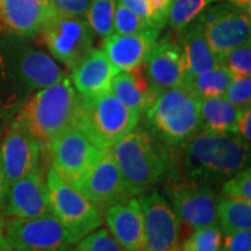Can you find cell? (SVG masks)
<instances>
[{"mask_svg":"<svg viewBox=\"0 0 251 251\" xmlns=\"http://www.w3.org/2000/svg\"><path fill=\"white\" fill-rule=\"evenodd\" d=\"M227 1L235 7L251 12V0H227Z\"/></svg>","mask_w":251,"mask_h":251,"instance_id":"cell-41","label":"cell"},{"mask_svg":"<svg viewBox=\"0 0 251 251\" xmlns=\"http://www.w3.org/2000/svg\"><path fill=\"white\" fill-rule=\"evenodd\" d=\"M220 251H251V229L225 234Z\"/></svg>","mask_w":251,"mask_h":251,"instance_id":"cell-35","label":"cell"},{"mask_svg":"<svg viewBox=\"0 0 251 251\" xmlns=\"http://www.w3.org/2000/svg\"><path fill=\"white\" fill-rule=\"evenodd\" d=\"M2 126L0 122V146H1V139H2ZM7 187H6V183L4 179V174H2V168H1V156H0V211L2 212L4 208V201H5V196Z\"/></svg>","mask_w":251,"mask_h":251,"instance_id":"cell-40","label":"cell"},{"mask_svg":"<svg viewBox=\"0 0 251 251\" xmlns=\"http://www.w3.org/2000/svg\"><path fill=\"white\" fill-rule=\"evenodd\" d=\"M224 233L219 225L197 229L180 244V251H220Z\"/></svg>","mask_w":251,"mask_h":251,"instance_id":"cell-29","label":"cell"},{"mask_svg":"<svg viewBox=\"0 0 251 251\" xmlns=\"http://www.w3.org/2000/svg\"><path fill=\"white\" fill-rule=\"evenodd\" d=\"M222 198L251 200L250 168L237 172L222 183Z\"/></svg>","mask_w":251,"mask_h":251,"instance_id":"cell-33","label":"cell"},{"mask_svg":"<svg viewBox=\"0 0 251 251\" xmlns=\"http://www.w3.org/2000/svg\"><path fill=\"white\" fill-rule=\"evenodd\" d=\"M78 102V93L70 78L65 76L31 94L14 118L23 122L46 149L55 137L74 127Z\"/></svg>","mask_w":251,"mask_h":251,"instance_id":"cell-4","label":"cell"},{"mask_svg":"<svg viewBox=\"0 0 251 251\" xmlns=\"http://www.w3.org/2000/svg\"><path fill=\"white\" fill-rule=\"evenodd\" d=\"M118 1L120 2V4L125 5L126 7L131 9V11L135 12L136 14H139L140 17L143 18L152 28L158 29V28L155 26V24H153L152 13H151V9H150L148 0H118Z\"/></svg>","mask_w":251,"mask_h":251,"instance_id":"cell-38","label":"cell"},{"mask_svg":"<svg viewBox=\"0 0 251 251\" xmlns=\"http://www.w3.org/2000/svg\"><path fill=\"white\" fill-rule=\"evenodd\" d=\"M238 136L242 139L244 142L250 144L251 141V108H248L246 111L240 113L237 124L236 131Z\"/></svg>","mask_w":251,"mask_h":251,"instance_id":"cell-39","label":"cell"},{"mask_svg":"<svg viewBox=\"0 0 251 251\" xmlns=\"http://www.w3.org/2000/svg\"><path fill=\"white\" fill-rule=\"evenodd\" d=\"M203 33L220 61L230 50L251 41V12L231 6L218 20L203 27Z\"/></svg>","mask_w":251,"mask_h":251,"instance_id":"cell-19","label":"cell"},{"mask_svg":"<svg viewBox=\"0 0 251 251\" xmlns=\"http://www.w3.org/2000/svg\"><path fill=\"white\" fill-rule=\"evenodd\" d=\"M2 213L15 219H35L51 214L46 176L41 166L9 185Z\"/></svg>","mask_w":251,"mask_h":251,"instance_id":"cell-14","label":"cell"},{"mask_svg":"<svg viewBox=\"0 0 251 251\" xmlns=\"http://www.w3.org/2000/svg\"><path fill=\"white\" fill-rule=\"evenodd\" d=\"M118 0H91L85 14L94 35L102 39L114 33V13Z\"/></svg>","mask_w":251,"mask_h":251,"instance_id":"cell-27","label":"cell"},{"mask_svg":"<svg viewBox=\"0 0 251 251\" xmlns=\"http://www.w3.org/2000/svg\"><path fill=\"white\" fill-rule=\"evenodd\" d=\"M176 42L183 58L185 79L211 70L220 64L219 58L207 43L203 27L197 20L178 31Z\"/></svg>","mask_w":251,"mask_h":251,"instance_id":"cell-22","label":"cell"},{"mask_svg":"<svg viewBox=\"0 0 251 251\" xmlns=\"http://www.w3.org/2000/svg\"><path fill=\"white\" fill-rule=\"evenodd\" d=\"M171 208L180 226V235L218 225L220 196L209 185L186 179H170L168 186ZM187 235V236H188Z\"/></svg>","mask_w":251,"mask_h":251,"instance_id":"cell-9","label":"cell"},{"mask_svg":"<svg viewBox=\"0 0 251 251\" xmlns=\"http://www.w3.org/2000/svg\"><path fill=\"white\" fill-rule=\"evenodd\" d=\"M119 71L102 50L93 49L72 69L71 83L80 97H97L111 91L113 78Z\"/></svg>","mask_w":251,"mask_h":251,"instance_id":"cell-21","label":"cell"},{"mask_svg":"<svg viewBox=\"0 0 251 251\" xmlns=\"http://www.w3.org/2000/svg\"><path fill=\"white\" fill-rule=\"evenodd\" d=\"M158 29L135 34H118L105 37L102 51L119 71H130L146 61L158 40Z\"/></svg>","mask_w":251,"mask_h":251,"instance_id":"cell-20","label":"cell"},{"mask_svg":"<svg viewBox=\"0 0 251 251\" xmlns=\"http://www.w3.org/2000/svg\"><path fill=\"white\" fill-rule=\"evenodd\" d=\"M2 236L11 251H69L74 244L52 213L35 219L8 218Z\"/></svg>","mask_w":251,"mask_h":251,"instance_id":"cell-11","label":"cell"},{"mask_svg":"<svg viewBox=\"0 0 251 251\" xmlns=\"http://www.w3.org/2000/svg\"><path fill=\"white\" fill-rule=\"evenodd\" d=\"M240 111L225 96L199 100L200 129L235 133Z\"/></svg>","mask_w":251,"mask_h":251,"instance_id":"cell-24","label":"cell"},{"mask_svg":"<svg viewBox=\"0 0 251 251\" xmlns=\"http://www.w3.org/2000/svg\"><path fill=\"white\" fill-rule=\"evenodd\" d=\"M67 76L51 56L29 39L5 34L0 37V121L13 119L36 91Z\"/></svg>","mask_w":251,"mask_h":251,"instance_id":"cell-1","label":"cell"},{"mask_svg":"<svg viewBox=\"0 0 251 251\" xmlns=\"http://www.w3.org/2000/svg\"><path fill=\"white\" fill-rule=\"evenodd\" d=\"M111 92L140 115L147 112L157 96L150 86L143 63L130 71L119 72L112 80Z\"/></svg>","mask_w":251,"mask_h":251,"instance_id":"cell-23","label":"cell"},{"mask_svg":"<svg viewBox=\"0 0 251 251\" xmlns=\"http://www.w3.org/2000/svg\"><path fill=\"white\" fill-rule=\"evenodd\" d=\"M109 150L130 197L149 192L171 175L172 161L163 142L144 128H134Z\"/></svg>","mask_w":251,"mask_h":251,"instance_id":"cell-3","label":"cell"},{"mask_svg":"<svg viewBox=\"0 0 251 251\" xmlns=\"http://www.w3.org/2000/svg\"><path fill=\"white\" fill-rule=\"evenodd\" d=\"M151 9L152 19L155 26L162 30V28L168 24L169 13L175 0H148Z\"/></svg>","mask_w":251,"mask_h":251,"instance_id":"cell-37","label":"cell"},{"mask_svg":"<svg viewBox=\"0 0 251 251\" xmlns=\"http://www.w3.org/2000/svg\"><path fill=\"white\" fill-rule=\"evenodd\" d=\"M102 215L109 207L131 198L111 150H106L77 188Z\"/></svg>","mask_w":251,"mask_h":251,"instance_id":"cell-15","label":"cell"},{"mask_svg":"<svg viewBox=\"0 0 251 251\" xmlns=\"http://www.w3.org/2000/svg\"><path fill=\"white\" fill-rule=\"evenodd\" d=\"M50 1L58 13L85 18L91 0H50Z\"/></svg>","mask_w":251,"mask_h":251,"instance_id":"cell-36","label":"cell"},{"mask_svg":"<svg viewBox=\"0 0 251 251\" xmlns=\"http://www.w3.org/2000/svg\"><path fill=\"white\" fill-rule=\"evenodd\" d=\"M225 97L240 112L251 108V76L233 77L226 91Z\"/></svg>","mask_w":251,"mask_h":251,"instance_id":"cell-34","label":"cell"},{"mask_svg":"<svg viewBox=\"0 0 251 251\" xmlns=\"http://www.w3.org/2000/svg\"><path fill=\"white\" fill-rule=\"evenodd\" d=\"M233 76L222 64L216 65L211 70L202 72L191 78H186L183 86L192 93L198 100L212 97L225 96Z\"/></svg>","mask_w":251,"mask_h":251,"instance_id":"cell-25","label":"cell"},{"mask_svg":"<svg viewBox=\"0 0 251 251\" xmlns=\"http://www.w3.org/2000/svg\"><path fill=\"white\" fill-rule=\"evenodd\" d=\"M180 148L183 175L192 183L222 184L250 164V144L236 133L199 129Z\"/></svg>","mask_w":251,"mask_h":251,"instance_id":"cell-2","label":"cell"},{"mask_svg":"<svg viewBox=\"0 0 251 251\" xmlns=\"http://www.w3.org/2000/svg\"><path fill=\"white\" fill-rule=\"evenodd\" d=\"M108 231L126 251H146L142 209L137 199L129 198L102 213Z\"/></svg>","mask_w":251,"mask_h":251,"instance_id":"cell-18","label":"cell"},{"mask_svg":"<svg viewBox=\"0 0 251 251\" xmlns=\"http://www.w3.org/2000/svg\"><path fill=\"white\" fill-rule=\"evenodd\" d=\"M39 35L51 57L68 69H74L94 49V33L83 17L57 13Z\"/></svg>","mask_w":251,"mask_h":251,"instance_id":"cell-8","label":"cell"},{"mask_svg":"<svg viewBox=\"0 0 251 251\" xmlns=\"http://www.w3.org/2000/svg\"><path fill=\"white\" fill-rule=\"evenodd\" d=\"M218 225L224 234L251 229V200L221 198L218 206Z\"/></svg>","mask_w":251,"mask_h":251,"instance_id":"cell-26","label":"cell"},{"mask_svg":"<svg viewBox=\"0 0 251 251\" xmlns=\"http://www.w3.org/2000/svg\"><path fill=\"white\" fill-rule=\"evenodd\" d=\"M139 197L146 251H180V226L168 200L153 190Z\"/></svg>","mask_w":251,"mask_h":251,"instance_id":"cell-12","label":"cell"},{"mask_svg":"<svg viewBox=\"0 0 251 251\" xmlns=\"http://www.w3.org/2000/svg\"><path fill=\"white\" fill-rule=\"evenodd\" d=\"M57 13L50 0H0V27L5 34L30 40Z\"/></svg>","mask_w":251,"mask_h":251,"instance_id":"cell-16","label":"cell"},{"mask_svg":"<svg viewBox=\"0 0 251 251\" xmlns=\"http://www.w3.org/2000/svg\"><path fill=\"white\" fill-rule=\"evenodd\" d=\"M222 64L230 72L233 77L251 76V41L243 43L222 56L220 59Z\"/></svg>","mask_w":251,"mask_h":251,"instance_id":"cell-30","label":"cell"},{"mask_svg":"<svg viewBox=\"0 0 251 251\" xmlns=\"http://www.w3.org/2000/svg\"><path fill=\"white\" fill-rule=\"evenodd\" d=\"M2 214H4V213L0 211V234H2V230H4V224H5V220Z\"/></svg>","mask_w":251,"mask_h":251,"instance_id":"cell-43","label":"cell"},{"mask_svg":"<svg viewBox=\"0 0 251 251\" xmlns=\"http://www.w3.org/2000/svg\"><path fill=\"white\" fill-rule=\"evenodd\" d=\"M113 25H114V33L118 34H135L149 29H155L139 14H136L119 1L117 7H115Z\"/></svg>","mask_w":251,"mask_h":251,"instance_id":"cell-31","label":"cell"},{"mask_svg":"<svg viewBox=\"0 0 251 251\" xmlns=\"http://www.w3.org/2000/svg\"><path fill=\"white\" fill-rule=\"evenodd\" d=\"M219 1L222 0H175L169 13V26L178 33L193 23L208 6Z\"/></svg>","mask_w":251,"mask_h":251,"instance_id":"cell-28","label":"cell"},{"mask_svg":"<svg viewBox=\"0 0 251 251\" xmlns=\"http://www.w3.org/2000/svg\"><path fill=\"white\" fill-rule=\"evenodd\" d=\"M70 251H76V250H75V249H72V250H70Z\"/></svg>","mask_w":251,"mask_h":251,"instance_id":"cell-44","label":"cell"},{"mask_svg":"<svg viewBox=\"0 0 251 251\" xmlns=\"http://www.w3.org/2000/svg\"><path fill=\"white\" fill-rule=\"evenodd\" d=\"M0 251H11V249H9L8 246L5 242L2 234H0Z\"/></svg>","mask_w":251,"mask_h":251,"instance_id":"cell-42","label":"cell"},{"mask_svg":"<svg viewBox=\"0 0 251 251\" xmlns=\"http://www.w3.org/2000/svg\"><path fill=\"white\" fill-rule=\"evenodd\" d=\"M41 152L42 147L35 136L20 120L12 119L0 146L6 187L39 168Z\"/></svg>","mask_w":251,"mask_h":251,"instance_id":"cell-13","label":"cell"},{"mask_svg":"<svg viewBox=\"0 0 251 251\" xmlns=\"http://www.w3.org/2000/svg\"><path fill=\"white\" fill-rule=\"evenodd\" d=\"M52 169L78 188L106 150L96 147L81 131L71 127L47 146Z\"/></svg>","mask_w":251,"mask_h":251,"instance_id":"cell-10","label":"cell"},{"mask_svg":"<svg viewBox=\"0 0 251 251\" xmlns=\"http://www.w3.org/2000/svg\"><path fill=\"white\" fill-rule=\"evenodd\" d=\"M78 97L74 128L99 149L108 150L139 125V113L128 108L111 91L97 97Z\"/></svg>","mask_w":251,"mask_h":251,"instance_id":"cell-5","label":"cell"},{"mask_svg":"<svg viewBox=\"0 0 251 251\" xmlns=\"http://www.w3.org/2000/svg\"><path fill=\"white\" fill-rule=\"evenodd\" d=\"M76 251H126L107 229H97L78 241Z\"/></svg>","mask_w":251,"mask_h":251,"instance_id":"cell-32","label":"cell"},{"mask_svg":"<svg viewBox=\"0 0 251 251\" xmlns=\"http://www.w3.org/2000/svg\"><path fill=\"white\" fill-rule=\"evenodd\" d=\"M144 72L153 93L183 86L185 71L180 49L176 41L168 37L157 40L143 62Z\"/></svg>","mask_w":251,"mask_h":251,"instance_id":"cell-17","label":"cell"},{"mask_svg":"<svg viewBox=\"0 0 251 251\" xmlns=\"http://www.w3.org/2000/svg\"><path fill=\"white\" fill-rule=\"evenodd\" d=\"M51 212L74 244L102 225V215L87 198L49 166L46 175Z\"/></svg>","mask_w":251,"mask_h":251,"instance_id":"cell-7","label":"cell"},{"mask_svg":"<svg viewBox=\"0 0 251 251\" xmlns=\"http://www.w3.org/2000/svg\"><path fill=\"white\" fill-rule=\"evenodd\" d=\"M157 139L181 147L200 129L199 100L184 86L158 93L146 112Z\"/></svg>","mask_w":251,"mask_h":251,"instance_id":"cell-6","label":"cell"}]
</instances>
